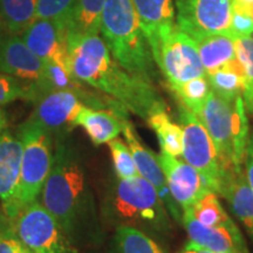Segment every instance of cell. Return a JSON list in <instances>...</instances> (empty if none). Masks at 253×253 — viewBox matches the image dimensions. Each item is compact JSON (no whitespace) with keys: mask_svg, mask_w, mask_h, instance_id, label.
I'll use <instances>...</instances> for the list:
<instances>
[{"mask_svg":"<svg viewBox=\"0 0 253 253\" xmlns=\"http://www.w3.org/2000/svg\"><path fill=\"white\" fill-rule=\"evenodd\" d=\"M41 203L75 246L101 236V217L84 156L68 138L54 142L50 172Z\"/></svg>","mask_w":253,"mask_h":253,"instance_id":"6da1fadb","label":"cell"},{"mask_svg":"<svg viewBox=\"0 0 253 253\" xmlns=\"http://www.w3.org/2000/svg\"><path fill=\"white\" fill-rule=\"evenodd\" d=\"M69 69L82 84L122 104L128 112L147 121L167 109L153 82L126 71L113 58L100 34H67Z\"/></svg>","mask_w":253,"mask_h":253,"instance_id":"7a4b0ae2","label":"cell"},{"mask_svg":"<svg viewBox=\"0 0 253 253\" xmlns=\"http://www.w3.org/2000/svg\"><path fill=\"white\" fill-rule=\"evenodd\" d=\"M101 221L114 226L136 227L151 237H168L171 216L156 190L142 176L109 182L101 202Z\"/></svg>","mask_w":253,"mask_h":253,"instance_id":"3957f363","label":"cell"},{"mask_svg":"<svg viewBox=\"0 0 253 253\" xmlns=\"http://www.w3.org/2000/svg\"><path fill=\"white\" fill-rule=\"evenodd\" d=\"M100 34L126 71L153 84L157 80L158 67L131 0H106Z\"/></svg>","mask_w":253,"mask_h":253,"instance_id":"277c9868","label":"cell"},{"mask_svg":"<svg viewBox=\"0 0 253 253\" xmlns=\"http://www.w3.org/2000/svg\"><path fill=\"white\" fill-rule=\"evenodd\" d=\"M23 142V160L17 189L5 207L6 216L14 219L28 204L37 201L50 172L54 155V138L47 129L28 118L17 129Z\"/></svg>","mask_w":253,"mask_h":253,"instance_id":"5b68a950","label":"cell"},{"mask_svg":"<svg viewBox=\"0 0 253 253\" xmlns=\"http://www.w3.org/2000/svg\"><path fill=\"white\" fill-rule=\"evenodd\" d=\"M198 119L212 138L224 170L232 172L242 169L250 137L248 112L243 97L232 103L211 90Z\"/></svg>","mask_w":253,"mask_h":253,"instance_id":"8992f818","label":"cell"},{"mask_svg":"<svg viewBox=\"0 0 253 253\" xmlns=\"http://www.w3.org/2000/svg\"><path fill=\"white\" fill-rule=\"evenodd\" d=\"M179 119L183 129V157L203 176L211 191L221 196L233 171L226 172L224 170L212 138L195 114L181 106Z\"/></svg>","mask_w":253,"mask_h":253,"instance_id":"52a82bcc","label":"cell"},{"mask_svg":"<svg viewBox=\"0 0 253 253\" xmlns=\"http://www.w3.org/2000/svg\"><path fill=\"white\" fill-rule=\"evenodd\" d=\"M15 236L34 253H79L54 217L37 199L12 219Z\"/></svg>","mask_w":253,"mask_h":253,"instance_id":"ba28073f","label":"cell"},{"mask_svg":"<svg viewBox=\"0 0 253 253\" xmlns=\"http://www.w3.org/2000/svg\"><path fill=\"white\" fill-rule=\"evenodd\" d=\"M154 60L170 88L207 75L196 40L177 27L161 42Z\"/></svg>","mask_w":253,"mask_h":253,"instance_id":"9c48e42d","label":"cell"},{"mask_svg":"<svg viewBox=\"0 0 253 253\" xmlns=\"http://www.w3.org/2000/svg\"><path fill=\"white\" fill-rule=\"evenodd\" d=\"M176 27L192 38L229 33L231 0H173Z\"/></svg>","mask_w":253,"mask_h":253,"instance_id":"30bf717a","label":"cell"},{"mask_svg":"<svg viewBox=\"0 0 253 253\" xmlns=\"http://www.w3.org/2000/svg\"><path fill=\"white\" fill-rule=\"evenodd\" d=\"M30 119L52 134L54 142L68 138L78 126V116L84 101L72 90H54L36 101Z\"/></svg>","mask_w":253,"mask_h":253,"instance_id":"8fae6325","label":"cell"},{"mask_svg":"<svg viewBox=\"0 0 253 253\" xmlns=\"http://www.w3.org/2000/svg\"><path fill=\"white\" fill-rule=\"evenodd\" d=\"M115 114L121 121L123 136H125L132 157H134L138 175L147 179L154 186L172 219L177 223H182L183 211L170 192L166 175H164L162 167L158 161V156L142 144L134 126L128 120V110L123 109Z\"/></svg>","mask_w":253,"mask_h":253,"instance_id":"7c38bea8","label":"cell"},{"mask_svg":"<svg viewBox=\"0 0 253 253\" xmlns=\"http://www.w3.org/2000/svg\"><path fill=\"white\" fill-rule=\"evenodd\" d=\"M46 63L28 47L20 36L6 34L0 45V72L30 86V102L34 103L43 80Z\"/></svg>","mask_w":253,"mask_h":253,"instance_id":"4fadbf2b","label":"cell"},{"mask_svg":"<svg viewBox=\"0 0 253 253\" xmlns=\"http://www.w3.org/2000/svg\"><path fill=\"white\" fill-rule=\"evenodd\" d=\"M157 156L170 192L183 212L190 210L199 198L211 191L203 176L189 163L166 154Z\"/></svg>","mask_w":253,"mask_h":253,"instance_id":"5bb4252c","label":"cell"},{"mask_svg":"<svg viewBox=\"0 0 253 253\" xmlns=\"http://www.w3.org/2000/svg\"><path fill=\"white\" fill-rule=\"evenodd\" d=\"M67 34V26L59 21L36 19L20 37L41 60L69 68Z\"/></svg>","mask_w":253,"mask_h":253,"instance_id":"9a60e30c","label":"cell"},{"mask_svg":"<svg viewBox=\"0 0 253 253\" xmlns=\"http://www.w3.org/2000/svg\"><path fill=\"white\" fill-rule=\"evenodd\" d=\"M182 224L191 242L214 253H249L243 233L233 220L223 225L207 226L185 211Z\"/></svg>","mask_w":253,"mask_h":253,"instance_id":"2e32d148","label":"cell"},{"mask_svg":"<svg viewBox=\"0 0 253 253\" xmlns=\"http://www.w3.org/2000/svg\"><path fill=\"white\" fill-rule=\"evenodd\" d=\"M153 56L161 42L176 30L173 0H131Z\"/></svg>","mask_w":253,"mask_h":253,"instance_id":"e0dca14e","label":"cell"},{"mask_svg":"<svg viewBox=\"0 0 253 253\" xmlns=\"http://www.w3.org/2000/svg\"><path fill=\"white\" fill-rule=\"evenodd\" d=\"M23 142L13 132L0 131V202L1 207L11 201L17 189L23 160Z\"/></svg>","mask_w":253,"mask_h":253,"instance_id":"ac0fdd59","label":"cell"},{"mask_svg":"<svg viewBox=\"0 0 253 253\" xmlns=\"http://www.w3.org/2000/svg\"><path fill=\"white\" fill-rule=\"evenodd\" d=\"M84 129L94 145L108 143L122 132L120 118L113 110L84 106L78 116V126Z\"/></svg>","mask_w":253,"mask_h":253,"instance_id":"d6986e66","label":"cell"},{"mask_svg":"<svg viewBox=\"0 0 253 253\" xmlns=\"http://www.w3.org/2000/svg\"><path fill=\"white\" fill-rule=\"evenodd\" d=\"M221 197L229 202L236 217L242 221L253 240V192L243 168L231 173Z\"/></svg>","mask_w":253,"mask_h":253,"instance_id":"ffe728a7","label":"cell"},{"mask_svg":"<svg viewBox=\"0 0 253 253\" xmlns=\"http://www.w3.org/2000/svg\"><path fill=\"white\" fill-rule=\"evenodd\" d=\"M207 74L216 72L237 59L236 39L230 33H218L196 40Z\"/></svg>","mask_w":253,"mask_h":253,"instance_id":"44dd1931","label":"cell"},{"mask_svg":"<svg viewBox=\"0 0 253 253\" xmlns=\"http://www.w3.org/2000/svg\"><path fill=\"white\" fill-rule=\"evenodd\" d=\"M109 253H166L153 237L136 227H115L109 243Z\"/></svg>","mask_w":253,"mask_h":253,"instance_id":"7402d4cb","label":"cell"},{"mask_svg":"<svg viewBox=\"0 0 253 253\" xmlns=\"http://www.w3.org/2000/svg\"><path fill=\"white\" fill-rule=\"evenodd\" d=\"M38 0H0V21L6 34L21 36L37 19Z\"/></svg>","mask_w":253,"mask_h":253,"instance_id":"603a6c76","label":"cell"},{"mask_svg":"<svg viewBox=\"0 0 253 253\" xmlns=\"http://www.w3.org/2000/svg\"><path fill=\"white\" fill-rule=\"evenodd\" d=\"M156 134L162 154L177 157L183 151V129L181 125L172 122L167 109L158 110L147 120Z\"/></svg>","mask_w":253,"mask_h":253,"instance_id":"cb8c5ba5","label":"cell"},{"mask_svg":"<svg viewBox=\"0 0 253 253\" xmlns=\"http://www.w3.org/2000/svg\"><path fill=\"white\" fill-rule=\"evenodd\" d=\"M211 90L221 99L236 102L243 94V68L238 58L226 67L207 74Z\"/></svg>","mask_w":253,"mask_h":253,"instance_id":"d4e9b609","label":"cell"},{"mask_svg":"<svg viewBox=\"0 0 253 253\" xmlns=\"http://www.w3.org/2000/svg\"><path fill=\"white\" fill-rule=\"evenodd\" d=\"M104 5L106 0H78L67 26L68 33L100 34Z\"/></svg>","mask_w":253,"mask_h":253,"instance_id":"484cf974","label":"cell"},{"mask_svg":"<svg viewBox=\"0 0 253 253\" xmlns=\"http://www.w3.org/2000/svg\"><path fill=\"white\" fill-rule=\"evenodd\" d=\"M170 89L178 97L182 106L198 118L203 109L205 101L210 94L211 87L207 75H205V77H199L183 82Z\"/></svg>","mask_w":253,"mask_h":253,"instance_id":"4316f807","label":"cell"},{"mask_svg":"<svg viewBox=\"0 0 253 253\" xmlns=\"http://www.w3.org/2000/svg\"><path fill=\"white\" fill-rule=\"evenodd\" d=\"M237 58L243 68V101L253 118V37L236 38Z\"/></svg>","mask_w":253,"mask_h":253,"instance_id":"83f0119b","label":"cell"},{"mask_svg":"<svg viewBox=\"0 0 253 253\" xmlns=\"http://www.w3.org/2000/svg\"><path fill=\"white\" fill-rule=\"evenodd\" d=\"M188 212L196 220L207 226L223 225L232 220L220 204L217 194L213 191H208L203 197L199 198Z\"/></svg>","mask_w":253,"mask_h":253,"instance_id":"f1b7e54d","label":"cell"},{"mask_svg":"<svg viewBox=\"0 0 253 253\" xmlns=\"http://www.w3.org/2000/svg\"><path fill=\"white\" fill-rule=\"evenodd\" d=\"M107 144H108L110 154H112L114 171L116 173V177L121 179H126L138 176L134 157H132L128 145L118 137L109 141Z\"/></svg>","mask_w":253,"mask_h":253,"instance_id":"f546056e","label":"cell"},{"mask_svg":"<svg viewBox=\"0 0 253 253\" xmlns=\"http://www.w3.org/2000/svg\"><path fill=\"white\" fill-rule=\"evenodd\" d=\"M78 0H38L37 19H49L68 26Z\"/></svg>","mask_w":253,"mask_h":253,"instance_id":"4dcf8cb0","label":"cell"},{"mask_svg":"<svg viewBox=\"0 0 253 253\" xmlns=\"http://www.w3.org/2000/svg\"><path fill=\"white\" fill-rule=\"evenodd\" d=\"M17 100L30 101V86L12 75L0 72V107Z\"/></svg>","mask_w":253,"mask_h":253,"instance_id":"1f68e13d","label":"cell"},{"mask_svg":"<svg viewBox=\"0 0 253 253\" xmlns=\"http://www.w3.org/2000/svg\"><path fill=\"white\" fill-rule=\"evenodd\" d=\"M229 33L233 38H244L253 36V19L248 15L232 11Z\"/></svg>","mask_w":253,"mask_h":253,"instance_id":"d6a6232c","label":"cell"},{"mask_svg":"<svg viewBox=\"0 0 253 253\" xmlns=\"http://www.w3.org/2000/svg\"><path fill=\"white\" fill-rule=\"evenodd\" d=\"M18 237L12 229L0 231V253H18Z\"/></svg>","mask_w":253,"mask_h":253,"instance_id":"836d02e7","label":"cell"},{"mask_svg":"<svg viewBox=\"0 0 253 253\" xmlns=\"http://www.w3.org/2000/svg\"><path fill=\"white\" fill-rule=\"evenodd\" d=\"M244 163H245L246 178H248L250 188H251L253 192V131L250 134V137H249Z\"/></svg>","mask_w":253,"mask_h":253,"instance_id":"e575fe53","label":"cell"},{"mask_svg":"<svg viewBox=\"0 0 253 253\" xmlns=\"http://www.w3.org/2000/svg\"><path fill=\"white\" fill-rule=\"evenodd\" d=\"M232 11L239 12L253 19V0H231Z\"/></svg>","mask_w":253,"mask_h":253,"instance_id":"d590c367","label":"cell"},{"mask_svg":"<svg viewBox=\"0 0 253 253\" xmlns=\"http://www.w3.org/2000/svg\"><path fill=\"white\" fill-rule=\"evenodd\" d=\"M178 253H214V252L210 251V250L205 249L203 246L196 244V243L190 240L188 244L183 248L182 251H179Z\"/></svg>","mask_w":253,"mask_h":253,"instance_id":"8d00e7d4","label":"cell"},{"mask_svg":"<svg viewBox=\"0 0 253 253\" xmlns=\"http://www.w3.org/2000/svg\"><path fill=\"white\" fill-rule=\"evenodd\" d=\"M7 126V118H6V113L0 107V131L4 130Z\"/></svg>","mask_w":253,"mask_h":253,"instance_id":"74e56055","label":"cell"},{"mask_svg":"<svg viewBox=\"0 0 253 253\" xmlns=\"http://www.w3.org/2000/svg\"><path fill=\"white\" fill-rule=\"evenodd\" d=\"M17 250H18V253H34L33 251H31L30 249L26 248V246H25L23 243L20 242V240H18Z\"/></svg>","mask_w":253,"mask_h":253,"instance_id":"f35d334b","label":"cell"},{"mask_svg":"<svg viewBox=\"0 0 253 253\" xmlns=\"http://www.w3.org/2000/svg\"><path fill=\"white\" fill-rule=\"evenodd\" d=\"M7 218L8 217L6 216L4 211H2V212H0V227H1L6 223V221H7Z\"/></svg>","mask_w":253,"mask_h":253,"instance_id":"ab89813d","label":"cell"},{"mask_svg":"<svg viewBox=\"0 0 253 253\" xmlns=\"http://www.w3.org/2000/svg\"><path fill=\"white\" fill-rule=\"evenodd\" d=\"M5 36H6V32H5V30H4V27H2L1 21H0V45H1L2 39H4Z\"/></svg>","mask_w":253,"mask_h":253,"instance_id":"60d3db41","label":"cell"}]
</instances>
